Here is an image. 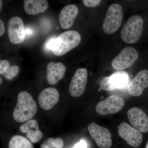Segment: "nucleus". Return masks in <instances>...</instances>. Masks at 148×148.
<instances>
[{
	"instance_id": "obj_1",
	"label": "nucleus",
	"mask_w": 148,
	"mask_h": 148,
	"mask_svg": "<svg viewBox=\"0 0 148 148\" xmlns=\"http://www.w3.org/2000/svg\"><path fill=\"white\" fill-rule=\"evenodd\" d=\"M37 111V103L32 95L26 91L19 92L14 110V119L19 123L27 121L35 116Z\"/></svg>"
},
{
	"instance_id": "obj_14",
	"label": "nucleus",
	"mask_w": 148,
	"mask_h": 148,
	"mask_svg": "<svg viewBox=\"0 0 148 148\" xmlns=\"http://www.w3.org/2000/svg\"><path fill=\"white\" fill-rule=\"evenodd\" d=\"M60 97L58 90L53 87H48L42 90L38 97V101L43 110H48L58 103Z\"/></svg>"
},
{
	"instance_id": "obj_3",
	"label": "nucleus",
	"mask_w": 148,
	"mask_h": 148,
	"mask_svg": "<svg viewBox=\"0 0 148 148\" xmlns=\"http://www.w3.org/2000/svg\"><path fill=\"white\" fill-rule=\"evenodd\" d=\"M144 21L139 15H134L128 18L120 32L122 40L128 44L138 41L143 33Z\"/></svg>"
},
{
	"instance_id": "obj_22",
	"label": "nucleus",
	"mask_w": 148,
	"mask_h": 148,
	"mask_svg": "<svg viewBox=\"0 0 148 148\" xmlns=\"http://www.w3.org/2000/svg\"><path fill=\"white\" fill-rule=\"evenodd\" d=\"M85 6L87 7H95L97 6L101 2V0H83Z\"/></svg>"
},
{
	"instance_id": "obj_6",
	"label": "nucleus",
	"mask_w": 148,
	"mask_h": 148,
	"mask_svg": "<svg viewBox=\"0 0 148 148\" xmlns=\"http://www.w3.org/2000/svg\"><path fill=\"white\" fill-rule=\"evenodd\" d=\"M124 105L123 98L118 95H112L99 102L96 106V111L101 115L116 114L121 110Z\"/></svg>"
},
{
	"instance_id": "obj_25",
	"label": "nucleus",
	"mask_w": 148,
	"mask_h": 148,
	"mask_svg": "<svg viewBox=\"0 0 148 148\" xmlns=\"http://www.w3.org/2000/svg\"><path fill=\"white\" fill-rule=\"evenodd\" d=\"M5 32L4 24L1 20H0V36L2 37Z\"/></svg>"
},
{
	"instance_id": "obj_8",
	"label": "nucleus",
	"mask_w": 148,
	"mask_h": 148,
	"mask_svg": "<svg viewBox=\"0 0 148 148\" xmlns=\"http://www.w3.org/2000/svg\"><path fill=\"white\" fill-rule=\"evenodd\" d=\"M129 81V76L127 73L116 72L110 76L104 77L101 81L100 86L103 90L111 91L125 87Z\"/></svg>"
},
{
	"instance_id": "obj_7",
	"label": "nucleus",
	"mask_w": 148,
	"mask_h": 148,
	"mask_svg": "<svg viewBox=\"0 0 148 148\" xmlns=\"http://www.w3.org/2000/svg\"><path fill=\"white\" fill-rule=\"evenodd\" d=\"M88 130L99 148H110L112 147V135L108 129L92 122L88 125Z\"/></svg>"
},
{
	"instance_id": "obj_2",
	"label": "nucleus",
	"mask_w": 148,
	"mask_h": 148,
	"mask_svg": "<svg viewBox=\"0 0 148 148\" xmlns=\"http://www.w3.org/2000/svg\"><path fill=\"white\" fill-rule=\"evenodd\" d=\"M81 36L77 31H66L56 38L51 46V50L57 56H61L79 45Z\"/></svg>"
},
{
	"instance_id": "obj_11",
	"label": "nucleus",
	"mask_w": 148,
	"mask_h": 148,
	"mask_svg": "<svg viewBox=\"0 0 148 148\" xmlns=\"http://www.w3.org/2000/svg\"><path fill=\"white\" fill-rule=\"evenodd\" d=\"M119 135L128 145L134 147L140 145L143 140L142 133L125 122H122L118 127Z\"/></svg>"
},
{
	"instance_id": "obj_27",
	"label": "nucleus",
	"mask_w": 148,
	"mask_h": 148,
	"mask_svg": "<svg viewBox=\"0 0 148 148\" xmlns=\"http://www.w3.org/2000/svg\"><path fill=\"white\" fill-rule=\"evenodd\" d=\"M0 79H1V83L2 82V79L1 77L0 78Z\"/></svg>"
},
{
	"instance_id": "obj_5",
	"label": "nucleus",
	"mask_w": 148,
	"mask_h": 148,
	"mask_svg": "<svg viewBox=\"0 0 148 148\" xmlns=\"http://www.w3.org/2000/svg\"><path fill=\"white\" fill-rule=\"evenodd\" d=\"M138 53L134 47H126L123 49L112 62V68L121 71L132 66L138 58Z\"/></svg>"
},
{
	"instance_id": "obj_28",
	"label": "nucleus",
	"mask_w": 148,
	"mask_h": 148,
	"mask_svg": "<svg viewBox=\"0 0 148 148\" xmlns=\"http://www.w3.org/2000/svg\"><path fill=\"white\" fill-rule=\"evenodd\" d=\"M145 148H148V142L147 143V145H146Z\"/></svg>"
},
{
	"instance_id": "obj_15",
	"label": "nucleus",
	"mask_w": 148,
	"mask_h": 148,
	"mask_svg": "<svg viewBox=\"0 0 148 148\" xmlns=\"http://www.w3.org/2000/svg\"><path fill=\"white\" fill-rule=\"evenodd\" d=\"M78 14V9L75 5L69 4L64 7L59 15V24L62 29H70L73 26Z\"/></svg>"
},
{
	"instance_id": "obj_19",
	"label": "nucleus",
	"mask_w": 148,
	"mask_h": 148,
	"mask_svg": "<svg viewBox=\"0 0 148 148\" xmlns=\"http://www.w3.org/2000/svg\"><path fill=\"white\" fill-rule=\"evenodd\" d=\"M19 71L20 69L17 65L11 66L6 60L0 61V74L8 80L14 78L18 75Z\"/></svg>"
},
{
	"instance_id": "obj_9",
	"label": "nucleus",
	"mask_w": 148,
	"mask_h": 148,
	"mask_svg": "<svg viewBox=\"0 0 148 148\" xmlns=\"http://www.w3.org/2000/svg\"><path fill=\"white\" fill-rule=\"evenodd\" d=\"M8 32L11 42L18 44L23 42L25 40L26 33L22 19L17 16L11 18L8 24Z\"/></svg>"
},
{
	"instance_id": "obj_24",
	"label": "nucleus",
	"mask_w": 148,
	"mask_h": 148,
	"mask_svg": "<svg viewBox=\"0 0 148 148\" xmlns=\"http://www.w3.org/2000/svg\"><path fill=\"white\" fill-rule=\"evenodd\" d=\"M55 39V38H51L47 42L45 45L46 49L48 50H51V46H52V44H53V41H54V40Z\"/></svg>"
},
{
	"instance_id": "obj_21",
	"label": "nucleus",
	"mask_w": 148,
	"mask_h": 148,
	"mask_svg": "<svg viewBox=\"0 0 148 148\" xmlns=\"http://www.w3.org/2000/svg\"><path fill=\"white\" fill-rule=\"evenodd\" d=\"M64 142L61 138H49L45 141L40 148H63Z\"/></svg>"
},
{
	"instance_id": "obj_13",
	"label": "nucleus",
	"mask_w": 148,
	"mask_h": 148,
	"mask_svg": "<svg viewBox=\"0 0 148 148\" xmlns=\"http://www.w3.org/2000/svg\"><path fill=\"white\" fill-rule=\"evenodd\" d=\"M148 87V71L143 70L140 72L130 82L127 86V91L130 95L137 97L143 93Z\"/></svg>"
},
{
	"instance_id": "obj_17",
	"label": "nucleus",
	"mask_w": 148,
	"mask_h": 148,
	"mask_svg": "<svg viewBox=\"0 0 148 148\" xmlns=\"http://www.w3.org/2000/svg\"><path fill=\"white\" fill-rule=\"evenodd\" d=\"M19 130L22 133H26L27 138L33 143H38L43 137L42 132L40 130L38 124L35 120L27 121L21 125Z\"/></svg>"
},
{
	"instance_id": "obj_12",
	"label": "nucleus",
	"mask_w": 148,
	"mask_h": 148,
	"mask_svg": "<svg viewBox=\"0 0 148 148\" xmlns=\"http://www.w3.org/2000/svg\"><path fill=\"white\" fill-rule=\"evenodd\" d=\"M127 115L132 127L140 132H148V117L142 110L132 108L128 111Z\"/></svg>"
},
{
	"instance_id": "obj_26",
	"label": "nucleus",
	"mask_w": 148,
	"mask_h": 148,
	"mask_svg": "<svg viewBox=\"0 0 148 148\" xmlns=\"http://www.w3.org/2000/svg\"><path fill=\"white\" fill-rule=\"evenodd\" d=\"M2 1H0V3H1V6H2V4H1V3H2Z\"/></svg>"
},
{
	"instance_id": "obj_10",
	"label": "nucleus",
	"mask_w": 148,
	"mask_h": 148,
	"mask_svg": "<svg viewBox=\"0 0 148 148\" xmlns=\"http://www.w3.org/2000/svg\"><path fill=\"white\" fill-rule=\"evenodd\" d=\"M88 73L86 69H78L74 73L69 86L70 94L74 97H78L84 92L87 82Z\"/></svg>"
},
{
	"instance_id": "obj_16",
	"label": "nucleus",
	"mask_w": 148,
	"mask_h": 148,
	"mask_svg": "<svg viewBox=\"0 0 148 148\" xmlns=\"http://www.w3.org/2000/svg\"><path fill=\"white\" fill-rule=\"evenodd\" d=\"M66 69L61 62H49L47 66V79L50 85L56 84L64 78Z\"/></svg>"
},
{
	"instance_id": "obj_23",
	"label": "nucleus",
	"mask_w": 148,
	"mask_h": 148,
	"mask_svg": "<svg viewBox=\"0 0 148 148\" xmlns=\"http://www.w3.org/2000/svg\"><path fill=\"white\" fill-rule=\"evenodd\" d=\"M87 145L86 142L84 140H81L79 143L74 145L73 148H87Z\"/></svg>"
},
{
	"instance_id": "obj_18",
	"label": "nucleus",
	"mask_w": 148,
	"mask_h": 148,
	"mask_svg": "<svg viewBox=\"0 0 148 148\" xmlns=\"http://www.w3.org/2000/svg\"><path fill=\"white\" fill-rule=\"evenodd\" d=\"M24 10L29 15H36L44 12L49 7L47 0H25L24 2Z\"/></svg>"
},
{
	"instance_id": "obj_4",
	"label": "nucleus",
	"mask_w": 148,
	"mask_h": 148,
	"mask_svg": "<svg viewBox=\"0 0 148 148\" xmlns=\"http://www.w3.org/2000/svg\"><path fill=\"white\" fill-rule=\"evenodd\" d=\"M123 17V10L121 6L116 3L111 5L103 21V31L109 35L116 32L121 25Z\"/></svg>"
},
{
	"instance_id": "obj_20",
	"label": "nucleus",
	"mask_w": 148,
	"mask_h": 148,
	"mask_svg": "<svg viewBox=\"0 0 148 148\" xmlns=\"http://www.w3.org/2000/svg\"><path fill=\"white\" fill-rule=\"evenodd\" d=\"M8 148H34L28 139L21 135H15L12 137L9 143Z\"/></svg>"
}]
</instances>
